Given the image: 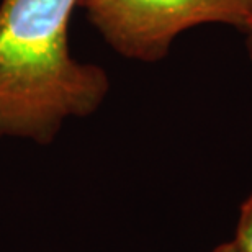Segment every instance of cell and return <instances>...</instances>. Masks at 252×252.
<instances>
[{"label": "cell", "mask_w": 252, "mask_h": 252, "mask_svg": "<svg viewBox=\"0 0 252 252\" xmlns=\"http://www.w3.org/2000/svg\"><path fill=\"white\" fill-rule=\"evenodd\" d=\"M79 0H0V138L51 144L110 92L107 70L70 54Z\"/></svg>", "instance_id": "6da1fadb"}, {"label": "cell", "mask_w": 252, "mask_h": 252, "mask_svg": "<svg viewBox=\"0 0 252 252\" xmlns=\"http://www.w3.org/2000/svg\"><path fill=\"white\" fill-rule=\"evenodd\" d=\"M89 23L126 59L159 63L179 34L203 25L241 33L252 23V0H79Z\"/></svg>", "instance_id": "7a4b0ae2"}, {"label": "cell", "mask_w": 252, "mask_h": 252, "mask_svg": "<svg viewBox=\"0 0 252 252\" xmlns=\"http://www.w3.org/2000/svg\"><path fill=\"white\" fill-rule=\"evenodd\" d=\"M233 243L241 252H252V193L241 205Z\"/></svg>", "instance_id": "3957f363"}, {"label": "cell", "mask_w": 252, "mask_h": 252, "mask_svg": "<svg viewBox=\"0 0 252 252\" xmlns=\"http://www.w3.org/2000/svg\"><path fill=\"white\" fill-rule=\"evenodd\" d=\"M244 34V44H246V51H248V56L252 61V23L249 25L248 28H246V32L243 33Z\"/></svg>", "instance_id": "277c9868"}, {"label": "cell", "mask_w": 252, "mask_h": 252, "mask_svg": "<svg viewBox=\"0 0 252 252\" xmlns=\"http://www.w3.org/2000/svg\"><path fill=\"white\" fill-rule=\"evenodd\" d=\"M211 252H241V251L238 249V246H236L233 241H229V243H223V244L216 246Z\"/></svg>", "instance_id": "5b68a950"}]
</instances>
